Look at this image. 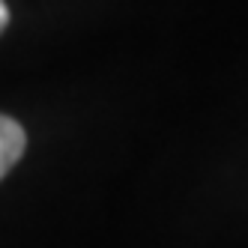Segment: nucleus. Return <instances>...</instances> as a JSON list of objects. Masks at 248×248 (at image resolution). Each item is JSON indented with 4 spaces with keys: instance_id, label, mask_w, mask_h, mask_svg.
<instances>
[{
    "instance_id": "nucleus-1",
    "label": "nucleus",
    "mask_w": 248,
    "mask_h": 248,
    "mask_svg": "<svg viewBox=\"0 0 248 248\" xmlns=\"http://www.w3.org/2000/svg\"><path fill=\"white\" fill-rule=\"evenodd\" d=\"M24 144H27L24 129L15 120H9V117L0 114V176H6L12 170V165L21 158Z\"/></svg>"
},
{
    "instance_id": "nucleus-2",
    "label": "nucleus",
    "mask_w": 248,
    "mask_h": 248,
    "mask_svg": "<svg viewBox=\"0 0 248 248\" xmlns=\"http://www.w3.org/2000/svg\"><path fill=\"white\" fill-rule=\"evenodd\" d=\"M6 21H9V9H6V3L0 0V30L6 27Z\"/></svg>"
}]
</instances>
